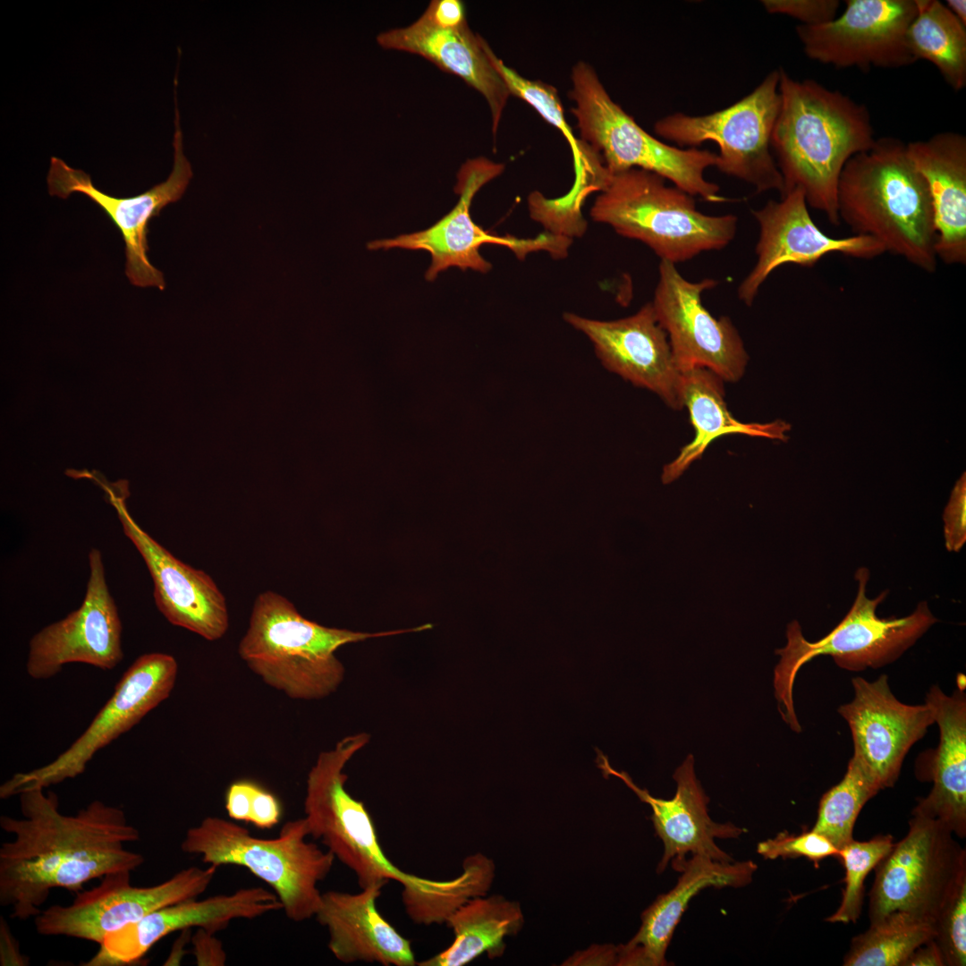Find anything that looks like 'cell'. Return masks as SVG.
Instances as JSON below:
<instances>
[{"label": "cell", "instance_id": "obj_25", "mask_svg": "<svg viewBox=\"0 0 966 966\" xmlns=\"http://www.w3.org/2000/svg\"><path fill=\"white\" fill-rule=\"evenodd\" d=\"M674 869L681 873L676 885L642 912L634 936L617 946L618 965H667V948L691 899L708 887L745 886L758 866L751 860L723 862L695 854Z\"/></svg>", "mask_w": 966, "mask_h": 966}, {"label": "cell", "instance_id": "obj_20", "mask_svg": "<svg viewBox=\"0 0 966 966\" xmlns=\"http://www.w3.org/2000/svg\"><path fill=\"white\" fill-rule=\"evenodd\" d=\"M106 486L124 535L134 545L153 581L159 612L173 625L215 641L226 633L229 614L225 596L204 571L193 568L154 539L134 521L125 504L124 491Z\"/></svg>", "mask_w": 966, "mask_h": 966}, {"label": "cell", "instance_id": "obj_13", "mask_svg": "<svg viewBox=\"0 0 966 966\" xmlns=\"http://www.w3.org/2000/svg\"><path fill=\"white\" fill-rule=\"evenodd\" d=\"M216 866L189 867L151 886L131 885L129 870L108 873L100 884L76 893L69 905H51L35 917L41 936H64L100 945L109 935L160 908L202 894Z\"/></svg>", "mask_w": 966, "mask_h": 966}, {"label": "cell", "instance_id": "obj_48", "mask_svg": "<svg viewBox=\"0 0 966 966\" xmlns=\"http://www.w3.org/2000/svg\"><path fill=\"white\" fill-rule=\"evenodd\" d=\"M189 932L190 928L182 930V935L175 940L164 965H179L181 963L182 957L187 953L185 951V945L191 938Z\"/></svg>", "mask_w": 966, "mask_h": 966}, {"label": "cell", "instance_id": "obj_22", "mask_svg": "<svg viewBox=\"0 0 966 966\" xmlns=\"http://www.w3.org/2000/svg\"><path fill=\"white\" fill-rule=\"evenodd\" d=\"M852 684L853 699L837 711L851 730L853 755L882 790L892 787L910 749L935 724L933 709L927 702H901L892 692L886 674L872 682L854 677Z\"/></svg>", "mask_w": 966, "mask_h": 966}, {"label": "cell", "instance_id": "obj_9", "mask_svg": "<svg viewBox=\"0 0 966 966\" xmlns=\"http://www.w3.org/2000/svg\"><path fill=\"white\" fill-rule=\"evenodd\" d=\"M369 741L365 733L348 735L318 754L307 776L303 804L309 836L354 873L360 888L389 880L406 893L426 888L432 879L404 872L388 860L364 803L345 788L344 768Z\"/></svg>", "mask_w": 966, "mask_h": 966}, {"label": "cell", "instance_id": "obj_26", "mask_svg": "<svg viewBox=\"0 0 966 966\" xmlns=\"http://www.w3.org/2000/svg\"><path fill=\"white\" fill-rule=\"evenodd\" d=\"M386 884L377 883L356 894L322 893L317 921L328 932V949L343 963L369 962L384 966L418 964L411 943L376 907Z\"/></svg>", "mask_w": 966, "mask_h": 966}, {"label": "cell", "instance_id": "obj_28", "mask_svg": "<svg viewBox=\"0 0 966 966\" xmlns=\"http://www.w3.org/2000/svg\"><path fill=\"white\" fill-rule=\"evenodd\" d=\"M910 158L923 176L931 198L937 259L966 263V138L938 132L907 144Z\"/></svg>", "mask_w": 966, "mask_h": 966}, {"label": "cell", "instance_id": "obj_31", "mask_svg": "<svg viewBox=\"0 0 966 966\" xmlns=\"http://www.w3.org/2000/svg\"><path fill=\"white\" fill-rule=\"evenodd\" d=\"M445 924L453 930V943L417 965L463 966L484 953L490 959L501 957L505 938L522 929L524 915L518 902L486 894L469 900Z\"/></svg>", "mask_w": 966, "mask_h": 966}, {"label": "cell", "instance_id": "obj_3", "mask_svg": "<svg viewBox=\"0 0 966 966\" xmlns=\"http://www.w3.org/2000/svg\"><path fill=\"white\" fill-rule=\"evenodd\" d=\"M837 211L856 235L872 237L885 252L918 268L936 269V232L927 183L898 139H877L844 165Z\"/></svg>", "mask_w": 966, "mask_h": 966}, {"label": "cell", "instance_id": "obj_30", "mask_svg": "<svg viewBox=\"0 0 966 966\" xmlns=\"http://www.w3.org/2000/svg\"><path fill=\"white\" fill-rule=\"evenodd\" d=\"M724 382L713 371L694 368L682 371L683 406L687 407L694 428L693 439L684 445L678 456L664 467L662 481L678 479L694 461L699 459L716 438L742 434L771 439L786 440L790 425L777 420L770 423H742L737 420L724 401Z\"/></svg>", "mask_w": 966, "mask_h": 966}, {"label": "cell", "instance_id": "obj_18", "mask_svg": "<svg viewBox=\"0 0 966 966\" xmlns=\"http://www.w3.org/2000/svg\"><path fill=\"white\" fill-rule=\"evenodd\" d=\"M89 575L81 605L35 633L29 643L28 674L36 680L56 675L72 663L114 669L123 657V626L106 578L102 554L89 552Z\"/></svg>", "mask_w": 966, "mask_h": 966}, {"label": "cell", "instance_id": "obj_17", "mask_svg": "<svg viewBox=\"0 0 966 966\" xmlns=\"http://www.w3.org/2000/svg\"><path fill=\"white\" fill-rule=\"evenodd\" d=\"M174 97V166L168 178L145 192L129 198L108 195L94 186L90 175L69 166L64 160L52 157L47 177L48 193L67 199L80 192L95 202L120 231L125 244V274L130 283L139 287H165L164 275L148 257L149 221L157 216L168 204L178 201L184 194L192 177L191 165L183 153L182 133Z\"/></svg>", "mask_w": 966, "mask_h": 966}, {"label": "cell", "instance_id": "obj_14", "mask_svg": "<svg viewBox=\"0 0 966 966\" xmlns=\"http://www.w3.org/2000/svg\"><path fill=\"white\" fill-rule=\"evenodd\" d=\"M504 165L479 157L467 160L457 174L454 191L460 195L455 207L429 228L393 239L373 241L369 250L401 248L424 250L430 253L432 262L425 276L434 280L439 272L451 267L462 270L488 272L492 266L479 253L486 243L507 247L520 258L533 251L546 250L553 256L566 254L571 243L562 234L544 233L530 239L493 235L474 223L470 214L476 193L488 182L500 175Z\"/></svg>", "mask_w": 966, "mask_h": 966}, {"label": "cell", "instance_id": "obj_47", "mask_svg": "<svg viewBox=\"0 0 966 966\" xmlns=\"http://www.w3.org/2000/svg\"><path fill=\"white\" fill-rule=\"evenodd\" d=\"M903 966H945L943 954L934 939L919 946Z\"/></svg>", "mask_w": 966, "mask_h": 966}, {"label": "cell", "instance_id": "obj_5", "mask_svg": "<svg viewBox=\"0 0 966 966\" xmlns=\"http://www.w3.org/2000/svg\"><path fill=\"white\" fill-rule=\"evenodd\" d=\"M662 176L639 168L609 174L590 208L591 218L618 234L640 241L674 264L726 247L738 218L697 209L691 194L665 184Z\"/></svg>", "mask_w": 966, "mask_h": 966}, {"label": "cell", "instance_id": "obj_39", "mask_svg": "<svg viewBox=\"0 0 966 966\" xmlns=\"http://www.w3.org/2000/svg\"><path fill=\"white\" fill-rule=\"evenodd\" d=\"M761 4L767 13L792 17L805 26L834 20L840 6L838 0H763Z\"/></svg>", "mask_w": 966, "mask_h": 966}, {"label": "cell", "instance_id": "obj_44", "mask_svg": "<svg viewBox=\"0 0 966 966\" xmlns=\"http://www.w3.org/2000/svg\"><path fill=\"white\" fill-rule=\"evenodd\" d=\"M256 786L250 781H238L229 786L225 795V809L232 820L250 822Z\"/></svg>", "mask_w": 966, "mask_h": 966}, {"label": "cell", "instance_id": "obj_36", "mask_svg": "<svg viewBox=\"0 0 966 966\" xmlns=\"http://www.w3.org/2000/svg\"><path fill=\"white\" fill-rule=\"evenodd\" d=\"M893 836L880 835L869 841L852 839L841 849L838 858L845 869L841 903L835 913L826 919L831 923H855L860 914L864 897V882L868 874L892 850Z\"/></svg>", "mask_w": 966, "mask_h": 966}, {"label": "cell", "instance_id": "obj_4", "mask_svg": "<svg viewBox=\"0 0 966 966\" xmlns=\"http://www.w3.org/2000/svg\"><path fill=\"white\" fill-rule=\"evenodd\" d=\"M361 632L321 625L302 616L285 597L267 590L255 599L249 626L238 646L247 666L266 684L293 699L329 696L344 677L335 651L370 638L431 628Z\"/></svg>", "mask_w": 966, "mask_h": 966}, {"label": "cell", "instance_id": "obj_6", "mask_svg": "<svg viewBox=\"0 0 966 966\" xmlns=\"http://www.w3.org/2000/svg\"><path fill=\"white\" fill-rule=\"evenodd\" d=\"M309 836L304 818L287 821L276 837L259 838L233 820L207 817L186 831L181 849L217 868L247 869L272 888L290 920L302 922L315 917L322 897L318 885L335 860Z\"/></svg>", "mask_w": 966, "mask_h": 966}, {"label": "cell", "instance_id": "obj_10", "mask_svg": "<svg viewBox=\"0 0 966 966\" xmlns=\"http://www.w3.org/2000/svg\"><path fill=\"white\" fill-rule=\"evenodd\" d=\"M780 104L777 69L728 107L704 115L674 113L657 121L654 131L682 148L716 143L718 170L750 184L758 193L776 191L781 196L784 182L771 148Z\"/></svg>", "mask_w": 966, "mask_h": 966}, {"label": "cell", "instance_id": "obj_41", "mask_svg": "<svg viewBox=\"0 0 966 966\" xmlns=\"http://www.w3.org/2000/svg\"><path fill=\"white\" fill-rule=\"evenodd\" d=\"M421 16L441 29H456L467 22L465 6L460 0H433Z\"/></svg>", "mask_w": 966, "mask_h": 966}, {"label": "cell", "instance_id": "obj_7", "mask_svg": "<svg viewBox=\"0 0 966 966\" xmlns=\"http://www.w3.org/2000/svg\"><path fill=\"white\" fill-rule=\"evenodd\" d=\"M569 98L580 140L597 155L610 174L639 168L655 173L693 197L721 202L720 188L705 178L716 166L717 154L698 148L668 145L643 130L615 103L587 62H577L571 73Z\"/></svg>", "mask_w": 966, "mask_h": 966}, {"label": "cell", "instance_id": "obj_1", "mask_svg": "<svg viewBox=\"0 0 966 966\" xmlns=\"http://www.w3.org/2000/svg\"><path fill=\"white\" fill-rule=\"evenodd\" d=\"M44 790L18 794L21 818L0 817V827L13 835L0 846V905L18 920L38 915L54 888L79 893L90 880L144 862L126 849L140 834L123 809L96 800L64 815L56 793Z\"/></svg>", "mask_w": 966, "mask_h": 966}, {"label": "cell", "instance_id": "obj_37", "mask_svg": "<svg viewBox=\"0 0 966 966\" xmlns=\"http://www.w3.org/2000/svg\"><path fill=\"white\" fill-rule=\"evenodd\" d=\"M934 940L945 966L966 964V877L957 885L934 920Z\"/></svg>", "mask_w": 966, "mask_h": 966}, {"label": "cell", "instance_id": "obj_33", "mask_svg": "<svg viewBox=\"0 0 966 966\" xmlns=\"http://www.w3.org/2000/svg\"><path fill=\"white\" fill-rule=\"evenodd\" d=\"M935 936L934 921L893 911L852 938L844 966H903L909 956Z\"/></svg>", "mask_w": 966, "mask_h": 966}, {"label": "cell", "instance_id": "obj_19", "mask_svg": "<svg viewBox=\"0 0 966 966\" xmlns=\"http://www.w3.org/2000/svg\"><path fill=\"white\" fill-rule=\"evenodd\" d=\"M803 192L793 189L752 210L758 224L757 261L738 288L739 299L750 306L760 287L777 267L785 264L813 267L833 253L860 259H871L885 253L872 237L853 234L833 238L811 218Z\"/></svg>", "mask_w": 966, "mask_h": 966}, {"label": "cell", "instance_id": "obj_29", "mask_svg": "<svg viewBox=\"0 0 966 966\" xmlns=\"http://www.w3.org/2000/svg\"><path fill=\"white\" fill-rule=\"evenodd\" d=\"M939 729V742L932 752L933 787L920 798L912 816L936 819L954 835H966V695L960 686L946 695L933 685L926 695Z\"/></svg>", "mask_w": 966, "mask_h": 966}, {"label": "cell", "instance_id": "obj_42", "mask_svg": "<svg viewBox=\"0 0 966 966\" xmlns=\"http://www.w3.org/2000/svg\"><path fill=\"white\" fill-rule=\"evenodd\" d=\"M280 817L281 808L277 799L257 785L251 801L250 823L260 829H269L278 824Z\"/></svg>", "mask_w": 966, "mask_h": 966}, {"label": "cell", "instance_id": "obj_15", "mask_svg": "<svg viewBox=\"0 0 966 966\" xmlns=\"http://www.w3.org/2000/svg\"><path fill=\"white\" fill-rule=\"evenodd\" d=\"M716 284L710 278L689 281L675 264L660 260L651 304L681 372L704 368L736 382L748 364L743 341L730 318L713 317L702 303L703 292Z\"/></svg>", "mask_w": 966, "mask_h": 966}, {"label": "cell", "instance_id": "obj_8", "mask_svg": "<svg viewBox=\"0 0 966 966\" xmlns=\"http://www.w3.org/2000/svg\"><path fill=\"white\" fill-rule=\"evenodd\" d=\"M858 591L852 606L843 620L825 637L810 642L801 633L797 621L787 628V645L775 650L781 659L775 668V696L782 718L794 732L801 728L795 714L792 688L801 667L818 656H830L842 669L860 672L880 668L897 660L915 644L938 620L927 601L903 617L881 618L878 605L887 592L869 598L866 587L869 571L859 568L855 572Z\"/></svg>", "mask_w": 966, "mask_h": 966}, {"label": "cell", "instance_id": "obj_27", "mask_svg": "<svg viewBox=\"0 0 966 966\" xmlns=\"http://www.w3.org/2000/svg\"><path fill=\"white\" fill-rule=\"evenodd\" d=\"M377 41L386 49L420 55L479 91L489 106L496 137L511 93L488 57L486 40L467 22L456 29H441L420 16L409 26L380 33Z\"/></svg>", "mask_w": 966, "mask_h": 966}, {"label": "cell", "instance_id": "obj_24", "mask_svg": "<svg viewBox=\"0 0 966 966\" xmlns=\"http://www.w3.org/2000/svg\"><path fill=\"white\" fill-rule=\"evenodd\" d=\"M597 762L605 776L621 779L641 801L650 806L654 828L664 844V853L657 869L658 873L663 872L670 862L673 868L683 862L687 855H704L723 862L733 860L715 841L716 838H738L745 829L730 822L717 823L710 818L707 807L709 799L696 777L692 755L687 756L675 770L674 779L677 789L669 800L654 797L648 790L636 785L626 772L614 769L599 751Z\"/></svg>", "mask_w": 966, "mask_h": 966}, {"label": "cell", "instance_id": "obj_43", "mask_svg": "<svg viewBox=\"0 0 966 966\" xmlns=\"http://www.w3.org/2000/svg\"><path fill=\"white\" fill-rule=\"evenodd\" d=\"M193 953L199 966H222L225 964L226 953L222 943L214 933L198 928L191 936Z\"/></svg>", "mask_w": 966, "mask_h": 966}, {"label": "cell", "instance_id": "obj_46", "mask_svg": "<svg viewBox=\"0 0 966 966\" xmlns=\"http://www.w3.org/2000/svg\"><path fill=\"white\" fill-rule=\"evenodd\" d=\"M30 960L20 951L19 942L3 917L0 918V965L26 966Z\"/></svg>", "mask_w": 966, "mask_h": 966}, {"label": "cell", "instance_id": "obj_11", "mask_svg": "<svg viewBox=\"0 0 966 966\" xmlns=\"http://www.w3.org/2000/svg\"><path fill=\"white\" fill-rule=\"evenodd\" d=\"M874 869L870 923L896 911L934 921L966 877V851L941 822L912 816L907 835Z\"/></svg>", "mask_w": 966, "mask_h": 966}, {"label": "cell", "instance_id": "obj_40", "mask_svg": "<svg viewBox=\"0 0 966 966\" xmlns=\"http://www.w3.org/2000/svg\"><path fill=\"white\" fill-rule=\"evenodd\" d=\"M945 547L960 552L966 541L965 473L956 482L943 514Z\"/></svg>", "mask_w": 966, "mask_h": 966}, {"label": "cell", "instance_id": "obj_12", "mask_svg": "<svg viewBox=\"0 0 966 966\" xmlns=\"http://www.w3.org/2000/svg\"><path fill=\"white\" fill-rule=\"evenodd\" d=\"M177 674V662L169 654L154 652L139 657L81 735L48 764L17 773L3 783L0 798L7 799L28 789H45L82 774L97 751L169 698Z\"/></svg>", "mask_w": 966, "mask_h": 966}, {"label": "cell", "instance_id": "obj_35", "mask_svg": "<svg viewBox=\"0 0 966 966\" xmlns=\"http://www.w3.org/2000/svg\"><path fill=\"white\" fill-rule=\"evenodd\" d=\"M488 57L502 77L511 96H515L531 106L547 122L557 128L569 143L574 157L576 176L582 174L589 164V152L587 146L572 132L567 123L557 89L540 80H532L520 75L507 66L490 47L485 44Z\"/></svg>", "mask_w": 966, "mask_h": 966}, {"label": "cell", "instance_id": "obj_34", "mask_svg": "<svg viewBox=\"0 0 966 966\" xmlns=\"http://www.w3.org/2000/svg\"><path fill=\"white\" fill-rule=\"evenodd\" d=\"M880 790L872 774L852 755L843 779L821 797L811 830L841 849L853 839V827L861 809Z\"/></svg>", "mask_w": 966, "mask_h": 966}, {"label": "cell", "instance_id": "obj_2", "mask_svg": "<svg viewBox=\"0 0 966 966\" xmlns=\"http://www.w3.org/2000/svg\"><path fill=\"white\" fill-rule=\"evenodd\" d=\"M779 93L771 148L784 182L782 195L800 189L808 206L837 226L841 173L853 156L877 140L869 112L839 90L814 80H794L783 68Z\"/></svg>", "mask_w": 966, "mask_h": 966}, {"label": "cell", "instance_id": "obj_45", "mask_svg": "<svg viewBox=\"0 0 966 966\" xmlns=\"http://www.w3.org/2000/svg\"><path fill=\"white\" fill-rule=\"evenodd\" d=\"M566 965H618L617 946L611 945H593L572 955Z\"/></svg>", "mask_w": 966, "mask_h": 966}, {"label": "cell", "instance_id": "obj_49", "mask_svg": "<svg viewBox=\"0 0 966 966\" xmlns=\"http://www.w3.org/2000/svg\"><path fill=\"white\" fill-rule=\"evenodd\" d=\"M945 6L964 25H966V1L946 0Z\"/></svg>", "mask_w": 966, "mask_h": 966}, {"label": "cell", "instance_id": "obj_38", "mask_svg": "<svg viewBox=\"0 0 966 966\" xmlns=\"http://www.w3.org/2000/svg\"><path fill=\"white\" fill-rule=\"evenodd\" d=\"M758 853L767 860L804 857L816 868L827 857H838L839 850L824 835L810 830L799 835L779 833L775 837L758 843Z\"/></svg>", "mask_w": 966, "mask_h": 966}, {"label": "cell", "instance_id": "obj_16", "mask_svg": "<svg viewBox=\"0 0 966 966\" xmlns=\"http://www.w3.org/2000/svg\"><path fill=\"white\" fill-rule=\"evenodd\" d=\"M915 0H846L839 17L817 26L800 24L796 33L805 55L835 68L896 69L916 62L907 30Z\"/></svg>", "mask_w": 966, "mask_h": 966}, {"label": "cell", "instance_id": "obj_32", "mask_svg": "<svg viewBox=\"0 0 966 966\" xmlns=\"http://www.w3.org/2000/svg\"><path fill=\"white\" fill-rule=\"evenodd\" d=\"M907 42L917 60L931 63L955 91L966 85V25L937 0H915Z\"/></svg>", "mask_w": 966, "mask_h": 966}, {"label": "cell", "instance_id": "obj_23", "mask_svg": "<svg viewBox=\"0 0 966 966\" xmlns=\"http://www.w3.org/2000/svg\"><path fill=\"white\" fill-rule=\"evenodd\" d=\"M282 910L274 892L241 888L202 900L191 898L158 910L107 936L85 966H124L140 962L151 947L175 931L192 927L216 934L234 919H252Z\"/></svg>", "mask_w": 966, "mask_h": 966}, {"label": "cell", "instance_id": "obj_21", "mask_svg": "<svg viewBox=\"0 0 966 966\" xmlns=\"http://www.w3.org/2000/svg\"><path fill=\"white\" fill-rule=\"evenodd\" d=\"M564 319L588 337L606 369L651 391L674 410L684 407L682 372L651 302L614 320H597L571 312H565Z\"/></svg>", "mask_w": 966, "mask_h": 966}]
</instances>
